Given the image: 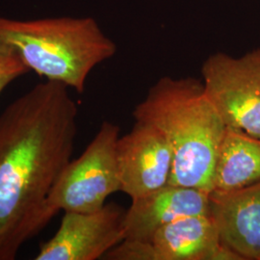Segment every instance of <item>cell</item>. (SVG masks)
<instances>
[{
	"instance_id": "obj_1",
	"label": "cell",
	"mask_w": 260,
	"mask_h": 260,
	"mask_svg": "<svg viewBox=\"0 0 260 260\" xmlns=\"http://www.w3.org/2000/svg\"><path fill=\"white\" fill-rule=\"evenodd\" d=\"M78 109L62 83L46 81L0 114V260H14L54 216L52 187L71 162Z\"/></svg>"
},
{
	"instance_id": "obj_2",
	"label": "cell",
	"mask_w": 260,
	"mask_h": 260,
	"mask_svg": "<svg viewBox=\"0 0 260 260\" xmlns=\"http://www.w3.org/2000/svg\"><path fill=\"white\" fill-rule=\"evenodd\" d=\"M135 121L156 126L174 151L169 184L212 190L214 167L226 125L194 77H161L133 111Z\"/></svg>"
},
{
	"instance_id": "obj_3",
	"label": "cell",
	"mask_w": 260,
	"mask_h": 260,
	"mask_svg": "<svg viewBox=\"0 0 260 260\" xmlns=\"http://www.w3.org/2000/svg\"><path fill=\"white\" fill-rule=\"evenodd\" d=\"M0 46L16 51L30 71L83 93L93 69L117 46L92 18L14 20L0 18Z\"/></svg>"
},
{
	"instance_id": "obj_4",
	"label": "cell",
	"mask_w": 260,
	"mask_h": 260,
	"mask_svg": "<svg viewBox=\"0 0 260 260\" xmlns=\"http://www.w3.org/2000/svg\"><path fill=\"white\" fill-rule=\"evenodd\" d=\"M119 138V125L103 121L82 154L66 166L47 199V208L54 217L60 211H95L109 196L121 191Z\"/></svg>"
},
{
	"instance_id": "obj_5",
	"label": "cell",
	"mask_w": 260,
	"mask_h": 260,
	"mask_svg": "<svg viewBox=\"0 0 260 260\" xmlns=\"http://www.w3.org/2000/svg\"><path fill=\"white\" fill-rule=\"evenodd\" d=\"M202 76L225 125L260 138V47L240 57L211 54L203 64Z\"/></svg>"
},
{
	"instance_id": "obj_6",
	"label": "cell",
	"mask_w": 260,
	"mask_h": 260,
	"mask_svg": "<svg viewBox=\"0 0 260 260\" xmlns=\"http://www.w3.org/2000/svg\"><path fill=\"white\" fill-rule=\"evenodd\" d=\"M123 207L106 203L91 212H64L55 234L40 245L36 260H95L124 238Z\"/></svg>"
},
{
	"instance_id": "obj_7",
	"label": "cell",
	"mask_w": 260,
	"mask_h": 260,
	"mask_svg": "<svg viewBox=\"0 0 260 260\" xmlns=\"http://www.w3.org/2000/svg\"><path fill=\"white\" fill-rule=\"evenodd\" d=\"M117 157L121 192L131 200L168 185L174 170V151L165 135L153 124L136 121L120 136Z\"/></svg>"
},
{
	"instance_id": "obj_8",
	"label": "cell",
	"mask_w": 260,
	"mask_h": 260,
	"mask_svg": "<svg viewBox=\"0 0 260 260\" xmlns=\"http://www.w3.org/2000/svg\"><path fill=\"white\" fill-rule=\"evenodd\" d=\"M204 190L168 184L131 200L124 216V238L151 242L163 225L178 218L210 214V197Z\"/></svg>"
},
{
	"instance_id": "obj_9",
	"label": "cell",
	"mask_w": 260,
	"mask_h": 260,
	"mask_svg": "<svg viewBox=\"0 0 260 260\" xmlns=\"http://www.w3.org/2000/svg\"><path fill=\"white\" fill-rule=\"evenodd\" d=\"M209 197L221 242L244 260H260V181Z\"/></svg>"
},
{
	"instance_id": "obj_10",
	"label": "cell",
	"mask_w": 260,
	"mask_h": 260,
	"mask_svg": "<svg viewBox=\"0 0 260 260\" xmlns=\"http://www.w3.org/2000/svg\"><path fill=\"white\" fill-rule=\"evenodd\" d=\"M151 243L157 260H213L222 244L210 214L178 218L160 228Z\"/></svg>"
},
{
	"instance_id": "obj_11",
	"label": "cell",
	"mask_w": 260,
	"mask_h": 260,
	"mask_svg": "<svg viewBox=\"0 0 260 260\" xmlns=\"http://www.w3.org/2000/svg\"><path fill=\"white\" fill-rule=\"evenodd\" d=\"M260 181V138L226 126L214 167L211 192H229Z\"/></svg>"
},
{
	"instance_id": "obj_12",
	"label": "cell",
	"mask_w": 260,
	"mask_h": 260,
	"mask_svg": "<svg viewBox=\"0 0 260 260\" xmlns=\"http://www.w3.org/2000/svg\"><path fill=\"white\" fill-rule=\"evenodd\" d=\"M104 259L157 260V254L151 242L123 239L108 251Z\"/></svg>"
},
{
	"instance_id": "obj_13",
	"label": "cell",
	"mask_w": 260,
	"mask_h": 260,
	"mask_svg": "<svg viewBox=\"0 0 260 260\" xmlns=\"http://www.w3.org/2000/svg\"><path fill=\"white\" fill-rule=\"evenodd\" d=\"M28 72L30 70L16 51L0 46V93L9 84Z\"/></svg>"
}]
</instances>
